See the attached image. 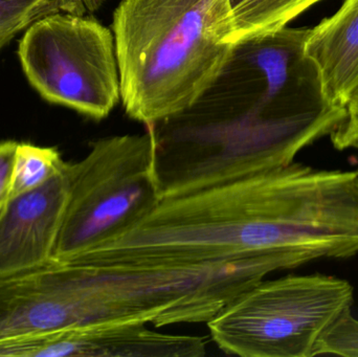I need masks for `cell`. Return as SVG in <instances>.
Masks as SVG:
<instances>
[{
    "label": "cell",
    "mask_w": 358,
    "mask_h": 357,
    "mask_svg": "<svg viewBox=\"0 0 358 357\" xmlns=\"http://www.w3.org/2000/svg\"><path fill=\"white\" fill-rule=\"evenodd\" d=\"M307 31L237 44L191 106L149 126L162 199L285 167L342 123L346 108L325 102L305 56Z\"/></svg>",
    "instance_id": "cell-1"
},
{
    "label": "cell",
    "mask_w": 358,
    "mask_h": 357,
    "mask_svg": "<svg viewBox=\"0 0 358 357\" xmlns=\"http://www.w3.org/2000/svg\"><path fill=\"white\" fill-rule=\"evenodd\" d=\"M301 249L358 255V169L301 163L162 199L122 236L71 258L108 268H174Z\"/></svg>",
    "instance_id": "cell-2"
},
{
    "label": "cell",
    "mask_w": 358,
    "mask_h": 357,
    "mask_svg": "<svg viewBox=\"0 0 358 357\" xmlns=\"http://www.w3.org/2000/svg\"><path fill=\"white\" fill-rule=\"evenodd\" d=\"M121 102L155 125L191 106L231 57V0H122L113 13Z\"/></svg>",
    "instance_id": "cell-3"
},
{
    "label": "cell",
    "mask_w": 358,
    "mask_h": 357,
    "mask_svg": "<svg viewBox=\"0 0 358 357\" xmlns=\"http://www.w3.org/2000/svg\"><path fill=\"white\" fill-rule=\"evenodd\" d=\"M69 198L52 257L67 260L125 234L159 201L155 138L109 136L90 144L88 154L67 163Z\"/></svg>",
    "instance_id": "cell-4"
},
{
    "label": "cell",
    "mask_w": 358,
    "mask_h": 357,
    "mask_svg": "<svg viewBox=\"0 0 358 357\" xmlns=\"http://www.w3.org/2000/svg\"><path fill=\"white\" fill-rule=\"evenodd\" d=\"M355 289L328 275H289L260 281L238 296L208 324L227 354L313 357L326 330L352 309Z\"/></svg>",
    "instance_id": "cell-5"
},
{
    "label": "cell",
    "mask_w": 358,
    "mask_h": 357,
    "mask_svg": "<svg viewBox=\"0 0 358 357\" xmlns=\"http://www.w3.org/2000/svg\"><path fill=\"white\" fill-rule=\"evenodd\" d=\"M18 57L44 100L103 119L121 102L113 29L86 15L56 12L27 27Z\"/></svg>",
    "instance_id": "cell-6"
},
{
    "label": "cell",
    "mask_w": 358,
    "mask_h": 357,
    "mask_svg": "<svg viewBox=\"0 0 358 357\" xmlns=\"http://www.w3.org/2000/svg\"><path fill=\"white\" fill-rule=\"evenodd\" d=\"M203 337L157 333L138 321L78 325L0 343V357H200Z\"/></svg>",
    "instance_id": "cell-7"
},
{
    "label": "cell",
    "mask_w": 358,
    "mask_h": 357,
    "mask_svg": "<svg viewBox=\"0 0 358 357\" xmlns=\"http://www.w3.org/2000/svg\"><path fill=\"white\" fill-rule=\"evenodd\" d=\"M66 165L41 186L12 197L0 212V275L52 257L69 198Z\"/></svg>",
    "instance_id": "cell-8"
},
{
    "label": "cell",
    "mask_w": 358,
    "mask_h": 357,
    "mask_svg": "<svg viewBox=\"0 0 358 357\" xmlns=\"http://www.w3.org/2000/svg\"><path fill=\"white\" fill-rule=\"evenodd\" d=\"M304 54L325 102L346 108L358 92V0H345L334 15L308 29Z\"/></svg>",
    "instance_id": "cell-9"
},
{
    "label": "cell",
    "mask_w": 358,
    "mask_h": 357,
    "mask_svg": "<svg viewBox=\"0 0 358 357\" xmlns=\"http://www.w3.org/2000/svg\"><path fill=\"white\" fill-rule=\"evenodd\" d=\"M321 0H231L234 44L271 35Z\"/></svg>",
    "instance_id": "cell-10"
},
{
    "label": "cell",
    "mask_w": 358,
    "mask_h": 357,
    "mask_svg": "<svg viewBox=\"0 0 358 357\" xmlns=\"http://www.w3.org/2000/svg\"><path fill=\"white\" fill-rule=\"evenodd\" d=\"M63 163L64 161L56 148L18 143L10 198L48 182L62 167Z\"/></svg>",
    "instance_id": "cell-11"
},
{
    "label": "cell",
    "mask_w": 358,
    "mask_h": 357,
    "mask_svg": "<svg viewBox=\"0 0 358 357\" xmlns=\"http://www.w3.org/2000/svg\"><path fill=\"white\" fill-rule=\"evenodd\" d=\"M61 6L62 0H0V35L15 36Z\"/></svg>",
    "instance_id": "cell-12"
},
{
    "label": "cell",
    "mask_w": 358,
    "mask_h": 357,
    "mask_svg": "<svg viewBox=\"0 0 358 357\" xmlns=\"http://www.w3.org/2000/svg\"><path fill=\"white\" fill-rule=\"evenodd\" d=\"M317 356L358 357V319L352 309L345 312L317 341Z\"/></svg>",
    "instance_id": "cell-13"
},
{
    "label": "cell",
    "mask_w": 358,
    "mask_h": 357,
    "mask_svg": "<svg viewBox=\"0 0 358 357\" xmlns=\"http://www.w3.org/2000/svg\"><path fill=\"white\" fill-rule=\"evenodd\" d=\"M336 150L358 149V92L346 105V117L329 136Z\"/></svg>",
    "instance_id": "cell-14"
},
{
    "label": "cell",
    "mask_w": 358,
    "mask_h": 357,
    "mask_svg": "<svg viewBox=\"0 0 358 357\" xmlns=\"http://www.w3.org/2000/svg\"><path fill=\"white\" fill-rule=\"evenodd\" d=\"M18 143L16 140L0 142V212L6 207L12 194Z\"/></svg>",
    "instance_id": "cell-15"
},
{
    "label": "cell",
    "mask_w": 358,
    "mask_h": 357,
    "mask_svg": "<svg viewBox=\"0 0 358 357\" xmlns=\"http://www.w3.org/2000/svg\"><path fill=\"white\" fill-rule=\"evenodd\" d=\"M90 10H94L92 0H62V10L61 12L85 15Z\"/></svg>",
    "instance_id": "cell-16"
},
{
    "label": "cell",
    "mask_w": 358,
    "mask_h": 357,
    "mask_svg": "<svg viewBox=\"0 0 358 357\" xmlns=\"http://www.w3.org/2000/svg\"><path fill=\"white\" fill-rule=\"evenodd\" d=\"M14 36L12 35H0V50H2L4 45L8 43L12 40Z\"/></svg>",
    "instance_id": "cell-17"
},
{
    "label": "cell",
    "mask_w": 358,
    "mask_h": 357,
    "mask_svg": "<svg viewBox=\"0 0 358 357\" xmlns=\"http://www.w3.org/2000/svg\"><path fill=\"white\" fill-rule=\"evenodd\" d=\"M104 1H105V0H94V2H96V6H101V4H102V3H103V2H104Z\"/></svg>",
    "instance_id": "cell-18"
}]
</instances>
